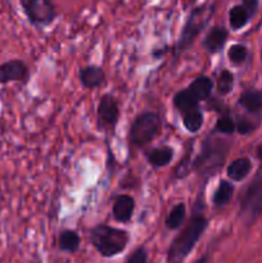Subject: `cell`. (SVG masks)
Wrapping results in <instances>:
<instances>
[{"instance_id": "7a4b0ae2", "label": "cell", "mask_w": 262, "mask_h": 263, "mask_svg": "<svg viewBox=\"0 0 262 263\" xmlns=\"http://www.w3.org/2000/svg\"><path fill=\"white\" fill-rule=\"evenodd\" d=\"M230 151L228 140L210 134L202 143V149L193 159V171L207 182L208 179L217 175L225 164Z\"/></svg>"}, {"instance_id": "2e32d148", "label": "cell", "mask_w": 262, "mask_h": 263, "mask_svg": "<svg viewBox=\"0 0 262 263\" xmlns=\"http://www.w3.org/2000/svg\"><path fill=\"white\" fill-rule=\"evenodd\" d=\"M252 171V162L249 158L241 157V158H236L235 161L231 162L226 168V175L231 181L239 182L241 180L246 179Z\"/></svg>"}, {"instance_id": "cb8c5ba5", "label": "cell", "mask_w": 262, "mask_h": 263, "mask_svg": "<svg viewBox=\"0 0 262 263\" xmlns=\"http://www.w3.org/2000/svg\"><path fill=\"white\" fill-rule=\"evenodd\" d=\"M192 149H188L185 153L184 158L180 159L177 166L174 170V180H181L189 176L190 172L193 171V158L192 157Z\"/></svg>"}, {"instance_id": "f1b7e54d", "label": "cell", "mask_w": 262, "mask_h": 263, "mask_svg": "<svg viewBox=\"0 0 262 263\" xmlns=\"http://www.w3.org/2000/svg\"><path fill=\"white\" fill-rule=\"evenodd\" d=\"M241 2H243L244 7L248 9V12L251 13V15L256 13L257 8H258V0H241Z\"/></svg>"}, {"instance_id": "7c38bea8", "label": "cell", "mask_w": 262, "mask_h": 263, "mask_svg": "<svg viewBox=\"0 0 262 263\" xmlns=\"http://www.w3.org/2000/svg\"><path fill=\"white\" fill-rule=\"evenodd\" d=\"M135 211V199L131 195L122 194L118 195L113 202L112 215L116 221L121 223H126L133 218Z\"/></svg>"}, {"instance_id": "9a60e30c", "label": "cell", "mask_w": 262, "mask_h": 263, "mask_svg": "<svg viewBox=\"0 0 262 263\" xmlns=\"http://www.w3.org/2000/svg\"><path fill=\"white\" fill-rule=\"evenodd\" d=\"M190 92L195 97V99L199 102L211 99L213 90V81L208 76H199L189 84L186 87Z\"/></svg>"}, {"instance_id": "8fae6325", "label": "cell", "mask_w": 262, "mask_h": 263, "mask_svg": "<svg viewBox=\"0 0 262 263\" xmlns=\"http://www.w3.org/2000/svg\"><path fill=\"white\" fill-rule=\"evenodd\" d=\"M80 82H81L82 86L85 89L94 90L98 87L103 86L105 82V73L104 69L99 66H95V64H90V66L82 67L80 69L79 73Z\"/></svg>"}, {"instance_id": "44dd1931", "label": "cell", "mask_w": 262, "mask_h": 263, "mask_svg": "<svg viewBox=\"0 0 262 263\" xmlns=\"http://www.w3.org/2000/svg\"><path fill=\"white\" fill-rule=\"evenodd\" d=\"M186 216V205L184 202H180L172 207L169 216L166 217V228L169 230H176L184 223Z\"/></svg>"}, {"instance_id": "ffe728a7", "label": "cell", "mask_w": 262, "mask_h": 263, "mask_svg": "<svg viewBox=\"0 0 262 263\" xmlns=\"http://www.w3.org/2000/svg\"><path fill=\"white\" fill-rule=\"evenodd\" d=\"M80 239L79 234L73 230H63L59 234L58 238V248L59 251L67 252V253H74L80 248Z\"/></svg>"}, {"instance_id": "277c9868", "label": "cell", "mask_w": 262, "mask_h": 263, "mask_svg": "<svg viewBox=\"0 0 262 263\" xmlns=\"http://www.w3.org/2000/svg\"><path fill=\"white\" fill-rule=\"evenodd\" d=\"M215 4L205 3V4H200L190 10L186 21H185L184 26H182L179 40H177L176 45H175V53H184L193 45L195 39L203 32V30L210 23L211 18H212L213 13H215Z\"/></svg>"}, {"instance_id": "9c48e42d", "label": "cell", "mask_w": 262, "mask_h": 263, "mask_svg": "<svg viewBox=\"0 0 262 263\" xmlns=\"http://www.w3.org/2000/svg\"><path fill=\"white\" fill-rule=\"evenodd\" d=\"M120 118L118 102L110 94H105L100 98L98 104V121L103 127H113L117 125Z\"/></svg>"}, {"instance_id": "5b68a950", "label": "cell", "mask_w": 262, "mask_h": 263, "mask_svg": "<svg viewBox=\"0 0 262 263\" xmlns=\"http://www.w3.org/2000/svg\"><path fill=\"white\" fill-rule=\"evenodd\" d=\"M257 157L261 166L240 198L239 216L247 225L256 222L262 216V144L257 148Z\"/></svg>"}, {"instance_id": "4fadbf2b", "label": "cell", "mask_w": 262, "mask_h": 263, "mask_svg": "<svg viewBox=\"0 0 262 263\" xmlns=\"http://www.w3.org/2000/svg\"><path fill=\"white\" fill-rule=\"evenodd\" d=\"M238 104L251 115H258L262 112V90H246L239 97Z\"/></svg>"}, {"instance_id": "603a6c76", "label": "cell", "mask_w": 262, "mask_h": 263, "mask_svg": "<svg viewBox=\"0 0 262 263\" xmlns=\"http://www.w3.org/2000/svg\"><path fill=\"white\" fill-rule=\"evenodd\" d=\"M234 82H235L234 74L229 69H222L216 81V90L220 95L230 94L234 87Z\"/></svg>"}, {"instance_id": "3957f363", "label": "cell", "mask_w": 262, "mask_h": 263, "mask_svg": "<svg viewBox=\"0 0 262 263\" xmlns=\"http://www.w3.org/2000/svg\"><path fill=\"white\" fill-rule=\"evenodd\" d=\"M90 241L92 247L102 254L103 257L117 256L125 251L130 240V234L122 229L99 223L90 230Z\"/></svg>"}, {"instance_id": "5bb4252c", "label": "cell", "mask_w": 262, "mask_h": 263, "mask_svg": "<svg viewBox=\"0 0 262 263\" xmlns=\"http://www.w3.org/2000/svg\"><path fill=\"white\" fill-rule=\"evenodd\" d=\"M175 151L174 148L169 145H162L153 148L146 153V161L154 168H161V167L169 166L174 158Z\"/></svg>"}, {"instance_id": "6da1fadb", "label": "cell", "mask_w": 262, "mask_h": 263, "mask_svg": "<svg viewBox=\"0 0 262 263\" xmlns=\"http://www.w3.org/2000/svg\"><path fill=\"white\" fill-rule=\"evenodd\" d=\"M204 210V192H200L195 199L189 221L170 246L167 252V263H182L192 253L208 228V218L205 217Z\"/></svg>"}, {"instance_id": "83f0119b", "label": "cell", "mask_w": 262, "mask_h": 263, "mask_svg": "<svg viewBox=\"0 0 262 263\" xmlns=\"http://www.w3.org/2000/svg\"><path fill=\"white\" fill-rule=\"evenodd\" d=\"M126 263H148V253L144 247H139L128 256Z\"/></svg>"}, {"instance_id": "ba28073f", "label": "cell", "mask_w": 262, "mask_h": 263, "mask_svg": "<svg viewBox=\"0 0 262 263\" xmlns=\"http://www.w3.org/2000/svg\"><path fill=\"white\" fill-rule=\"evenodd\" d=\"M28 66L22 59H10L0 64V84L26 82L28 79Z\"/></svg>"}, {"instance_id": "52a82bcc", "label": "cell", "mask_w": 262, "mask_h": 263, "mask_svg": "<svg viewBox=\"0 0 262 263\" xmlns=\"http://www.w3.org/2000/svg\"><path fill=\"white\" fill-rule=\"evenodd\" d=\"M23 13L28 22L35 27H46L57 18V9L53 0H20Z\"/></svg>"}, {"instance_id": "f546056e", "label": "cell", "mask_w": 262, "mask_h": 263, "mask_svg": "<svg viewBox=\"0 0 262 263\" xmlns=\"http://www.w3.org/2000/svg\"><path fill=\"white\" fill-rule=\"evenodd\" d=\"M207 262H208V256H203V257H200V258L198 259L195 263H207Z\"/></svg>"}, {"instance_id": "484cf974", "label": "cell", "mask_w": 262, "mask_h": 263, "mask_svg": "<svg viewBox=\"0 0 262 263\" xmlns=\"http://www.w3.org/2000/svg\"><path fill=\"white\" fill-rule=\"evenodd\" d=\"M248 57V49L247 46L241 45V44H234L229 48L228 50V58L235 66H240L247 61Z\"/></svg>"}, {"instance_id": "ac0fdd59", "label": "cell", "mask_w": 262, "mask_h": 263, "mask_svg": "<svg viewBox=\"0 0 262 263\" xmlns=\"http://www.w3.org/2000/svg\"><path fill=\"white\" fill-rule=\"evenodd\" d=\"M234 195V185L233 182L228 180H221L217 189L215 190V194L212 197V203L215 207L221 208L228 204Z\"/></svg>"}, {"instance_id": "d4e9b609", "label": "cell", "mask_w": 262, "mask_h": 263, "mask_svg": "<svg viewBox=\"0 0 262 263\" xmlns=\"http://www.w3.org/2000/svg\"><path fill=\"white\" fill-rule=\"evenodd\" d=\"M213 133H220L223 134V135H231V134L235 133V120L229 115L228 110L221 113L217 122H216Z\"/></svg>"}, {"instance_id": "d6986e66", "label": "cell", "mask_w": 262, "mask_h": 263, "mask_svg": "<svg viewBox=\"0 0 262 263\" xmlns=\"http://www.w3.org/2000/svg\"><path fill=\"white\" fill-rule=\"evenodd\" d=\"M251 17V13L248 12V9L243 4L234 5L230 9V12H229V23H230V27L234 31L240 30V28H243L248 23Z\"/></svg>"}, {"instance_id": "4316f807", "label": "cell", "mask_w": 262, "mask_h": 263, "mask_svg": "<svg viewBox=\"0 0 262 263\" xmlns=\"http://www.w3.org/2000/svg\"><path fill=\"white\" fill-rule=\"evenodd\" d=\"M257 127V125L254 123L253 120L248 117H244V116H238L235 120V131L239 133L240 135H247V134L254 131V128Z\"/></svg>"}, {"instance_id": "e0dca14e", "label": "cell", "mask_w": 262, "mask_h": 263, "mask_svg": "<svg viewBox=\"0 0 262 263\" xmlns=\"http://www.w3.org/2000/svg\"><path fill=\"white\" fill-rule=\"evenodd\" d=\"M199 100L195 99L194 95L188 89L180 90L172 98V104L181 115H185L186 112L195 109V108H199Z\"/></svg>"}, {"instance_id": "4dcf8cb0", "label": "cell", "mask_w": 262, "mask_h": 263, "mask_svg": "<svg viewBox=\"0 0 262 263\" xmlns=\"http://www.w3.org/2000/svg\"><path fill=\"white\" fill-rule=\"evenodd\" d=\"M261 59H262V51H261Z\"/></svg>"}, {"instance_id": "8992f818", "label": "cell", "mask_w": 262, "mask_h": 263, "mask_svg": "<svg viewBox=\"0 0 262 263\" xmlns=\"http://www.w3.org/2000/svg\"><path fill=\"white\" fill-rule=\"evenodd\" d=\"M161 128L162 120L159 113L152 112V110L140 113L133 121L130 131H128L131 145L138 146V148L146 145L159 135Z\"/></svg>"}, {"instance_id": "30bf717a", "label": "cell", "mask_w": 262, "mask_h": 263, "mask_svg": "<svg viewBox=\"0 0 262 263\" xmlns=\"http://www.w3.org/2000/svg\"><path fill=\"white\" fill-rule=\"evenodd\" d=\"M229 37V31L223 26H213L203 39V48L207 53L217 54L225 46Z\"/></svg>"}, {"instance_id": "7402d4cb", "label": "cell", "mask_w": 262, "mask_h": 263, "mask_svg": "<svg viewBox=\"0 0 262 263\" xmlns=\"http://www.w3.org/2000/svg\"><path fill=\"white\" fill-rule=\"evenodd\" d=\"M203 121H204V117H203L200 108H195V109L189 110L185 115H182V125L192 134L198 133L202 128Z\"/></svg>"}]
</instances>
